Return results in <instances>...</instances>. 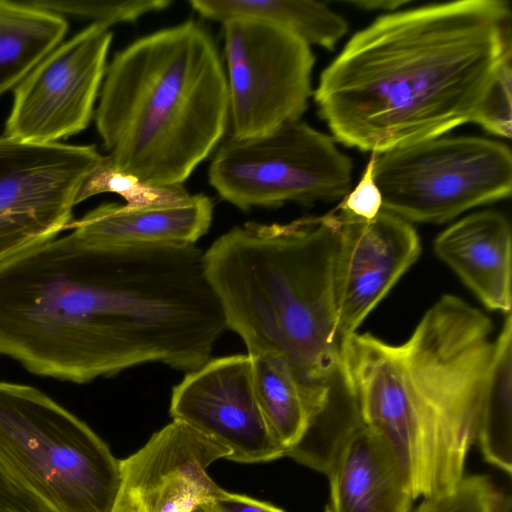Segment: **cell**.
I'll use <instances>...</instances> for the list:
<instances>
[{
    "label": "cell",
    "mask_w": 512,
    "mask_h": 512,
    "mask_svg": "<svg viewBox=\"0 0 512 512\" xmlns=\"http://www.w3.org/2000/svg\"><path fill=\"white\" fill-rule=\"evenodd\" d=\"M222 314L196 245L93 247L71 232L0 260V355L73 383L149 363L188 373Z\"/></svg>",
    "instance_id": "6da1fadb"
},
{
    "label": "cell",
    "mask_w": 512,
    "mask_h": 512,
    "mask_svg": "<svg viewBox=\"0 0 512 512\" xmlns=\"http://www.w3.org/2000/svg\"><path fill=\"white\" fill-rule=\"evenodd\" d=\"M511 56L506 1L398 11L350 38L321 73L314 100L335 140L381 153L472 122Z\"/></svg>",
    "instance_id": "7a4b0ae2"
},
{
    "label": "cell",
    "mask_w": 512,
    "mask_h": 512,
    "mask_svg": "<svg viewBox=\"0 0 512 512\" xmlns=\"http://www.w3.org/2000/svg\"><path fill=\"white\" fill-rule=\"evenodd\" d=\"M493 332L482 311L443 295L401 344L357 332L340 344L348 401L388 446L413 500L447 492L464 476Z\"/></svg>",
    "instance_id": "3957f363"
},
{
    "label": "cell",
    "mask_w": 512,
    "mask_h": 512,
    "mask_svg": "<svg viewBox=\"0 0 512 512\" xmlns=\"http://www.w3.org/2000/svg\"><path fill=\"white\" fill-rule=\"evenodd\" d=\"M339 220L331 213L286 224L246 222L204 252L206 277L227 329L247 354L272 352L291 369L310 423L330 408L338 373L334 266Z\"/></svg>",
    "instance_id": "277c9868"
},
{
    "label": "cell",
    "mask_w": 512,
    "mask_h": 512,
    "mask_svg": "<svg viewBox=\"0 0 512 512\" xmlns=\"http://www.w3.org/2000/svg\"><path fill=\"white\" fill-rule=\"evenodd\" d=\"M95 123L118 170L182 185L222 139L226 73L210 33L194 20L145 35L107 65Z\"/></svg>",
    "instance_id": "5b68a950"
},
{
    "label": "cell",
    "mask_w": 512,
    "mask_h": 512,
    "mask_svg": "<svg viewBox=\"0 0 512 512\" xmlns=\"http://www.w3.org/2000/svg\"><path fill=\"white\" fill-rule=\"evenodd\" d=\"M0 466L52 512H112L121 460L43 391L0 381Z\"/></svg>",
    "instance_id": "8992f818"
},
{
    "label": "cell",
    "mask_w": 512,
    "mask_h": 512,
    "mask_svg": "<svg viewBox=\"0 0 512 512\" xmlns=\"http://www.w3.org/2000/svg\"><path fill=\"white\" fill-rule=\"evenodd\" d=\"M382 210L408 222L443 223L512 189V156L503 143L437 137L375 153Z\"/></svg>",
    "instance_id": "52a82bcc"
},
{
    "label": "cell",
    "mask_w": 512,
    "mask_h": 512,
    "mask_svg": "<svg viewBox=\"0 0 512 512\" xmlns=\"http://www.w3.org/2000/svg\"><path fill=\"white\" fill-rule=\"evenodd\" d=\"M352 171L334 138L297 120L260 136L231 135L214 155L208 181L222 200L248 211L343 199Z\"/></svg>",
    "instance_id": "ba28073f"
},
{
    "label": "cell",
    "mask_w": 512,
    "mask_h": 512,
    "mask_svg": "<svg viewBox=\"0 0 512 512\" xmlns=\"http://www.w3.org/2000/svg\"><path fill=\"white\" fill-rule=\"evenodd\" d=\"M222 25L232 136H260L300 120L313 93L310 46L264 21L234 18Z\"/></svg>",
    "instance_id": "9c48e42d"
},
{
    "label": "cell",
    "mask_w": 512,
    "mask_h": 512,
    "mask_svg": "<svg viewBox=\"0 0 512 512\" xmlns=\"http://www.w3.org/2000/svg\"><path fill=\"white\" fill-rule=\"evenodd\" d=\"M104 157L95 145L0 136V260L66 230L80 189Z\"/></svg>",
    "instance_id": "30bf717a"
},
{
    "label": "cell",
    "mask_w": 512,
    "mask_h": 512,
    "mask_svg": "<svg viewBox=\"0 0 512 512\" xmlns=\"http://www.w3.org/2000/svg\"><path fill=\"white\" fill-rule=\"evenodd\" d=\"M109 28L92 22L32 69L14 88L5 136L51 143L87 128L107 67Z\"/></svg>",
    "instance_id": "8fae6325"
},
{
    "label": "cell",
    "mask_w": 512,
    "mask_h": 512,
    "mask_svg": "<svg viewBox=\"0 0 512 512\" xmlns=\"http://www.w3.org/2000/svg\"><path fill=\"white\" fill-rule=\"evenodd\" d=\"M169 413L230 451L239 463L285 456L259 408L249 355L211 358L173 387Z\"/></svg>",
    "instance_id": "7c38bea8"
},
{
    "label": "cell",
    "mask_w": 512,
    "mask_h": 512,
    "mask_svg": "<svg viewBox=\"0 0 512 512\" xmlns=\"http://www.w3.org/2000/svg\"><path fill=\"white\" fill-rule=\"evenodd\" d=\"M230 451L173 420L137 452L121 460L122 479L112 512H190L223 489L208 475Z\"/></svg>",
    "instance_id": "4fadbf2b"
},
{
    "label": "cell",
    "mask_w": 512,
    "mask_h": 512,
    "mask_svg": "<svg viewBox=\"0 0 512 512\" xmlns=\"http://www.w3.org/2000/svg\"><path fill=\"white\" fill-rule=\"evenodd\" d=\"M334 266L339 343L356 332L421 253L413 225L382 210L364 220L342 210Z\"/></svg>",
    "instance_id": "5bb4252c"
},
{
    "label": "cell",
    "mask_w": 512,
    "mask_h": 512,
    "mask_svg": "<svg viewBox=\"0 0 512 512\" xmlns=\"http://www.w3.org/2000/svg\"><path fill=\"white\" fill-rule=\"evenodd\" d=\"M213 209L212 200L201 193L164 206L105 203L72 221L67 229L93 247L196 245L210 228Z\"/></svg>",
    "instance_id": "9a60e30c"
},
{
    "label": "cell",
    "mask_w": 512,
    "mask_h": 512,
    "mask_svg": "<svg viewBox=\"0 0 512 512\" xmlns=\"http://www.w3.org/2000/svg\"><path fill=\"white\" fill-rule=\"evenodd\" d=\"M433 248L488 309L511 312V228L502 213L462 218L436 237Z\"/></svg>",
    "instance_id": "2e32d148"
},
{
    "label": "cell",
    "mask_w": 512,
    "mask_h": 512,
    "mask_svg": "<svg viewBox=\"0 0 512 512\" xmlns=\"http://www.w3.org/2000/svg\"><path fill=\"white\" fill-rule=\"evenodd\" d=\"M325 474L330 512H411L413 498L394 456L364 425L343 441Z\"/></svg>",
    "instance_id": "e0dca14e"
},
{
    "label": "cell",
    "mask_w": 512,
    "mask_h": 512,
    "mask_svg": "<svg viewBox=\"0 0 512 512\" xmlns=\"http://www.w3.org/2000/svg\"><path fill=\"white\" fill-rule=\"evenodd\" d=\"M202 18L221 24L234 18L264 21L283 28L306 44L332 50L346 34V20L326 3L293 0H189Z\"/></svg>",
    "instance_id": "ac0fdd59"
},
{
    "label": "cell",
    "mask_w": 512,
    "mask_h": 512,
    "mask_svg": "<svg viewBox=\"0 0 512 512\" xmlns=\"http://www.w3.org/2000/svg\"><path fill=\"white\" fill-rule=\"evenodd\" d=\"M67 20L29 2L0 0V96L16 87L55 49Z\"/></svg>",
    "instance_id": "d6986e66"
},
{
    "label": "cell",
    "mask_w": 512,
    "mask_h": 512,
    "mask_svg": "<svg viewBox=\"0 0 512 512\" xmlns=\"http://www.w3.org/2000/svg\"><path fill=\"white\" fill-rule=\"evenodd\" d=\"M512 317L506 315L494 347L481 395L475 441L486 462L512 472Z\"/></svg>",
    "instance_id": "ffe728a7"
},
{
    "label": "cell",
    "mask_w": 512,
    "mask_h": 512,
    "mask_svg": "<svg viewBox=\"0 0 512 512\" xmlns=\"http://www.w3.org/2000/svg\"><path fill=\"white\" fill-rule=\"evenodd\" d=\"M249 357L259 408L286 454L306 431L309 410L291 369L280 355L264 352Z\"/></svg>",
    "instance_id": "44dd1931"
},
{
    "label": "cell",
    "mask_w": 512,
    "mask_h": 512,
    "mask_svg": "<svg viewBox=\"0 0 512 512\" xmlns=\"http://www.w3.org/2000/svg\"><path fill=\"white\" fill-rule=\"evenodd\" d=\"M102 193L120 195L131 207L173 205L184 202L191 194L183 185L159 186L140 180L138 177L116 169L105 156L101 164L84 182L77 196L79 204Z\"/></svg>",
    "instance_id": "7402d4cb"
},
{
    "label": "cell",
    "mask_w": 512,
    "mask_h": 512,
    "mask_svg": "<svg viewBox=\"0 0 512 512\" xmlns=\"http://www.w3.org/2000/svg\"><path fill=\"white\" fill-rule=\"evenodd\" d=\"M415 512H511V498L486 475L463 476L449 491L424 499Z\"/></svg>",
    "instance_id": "603a6c76"
},
{
    "label": "cell",
    "mask_w": 512,
    "mask_h": 512,
    "mask_svg": "<svg viewBox=\"0 0 512 512\" xmlns=\"http://www.w3.org/2000/svg\"><path fill=\"white\" fill-rule=\"evenodd\" d=\"M35 7L73 17L91 19L112 26L133 23L141 16L161 11L172 4L170 0H38L29 1Z\"/></svg>",
    "instance_id": "cb8c5ba5"
},
{
    "label": "cell",
    "mask_w": 512,
    "mask_h": 512,
    "mask_svg": "<svg viewBox=\"0 0 512 512\" xmlns=\"http://www.w3.org/2000/svg\"><path fill=\"white\" fill-rule=\"evenodd\" d=\"M511 61L499 71L472 122L494 135L511 136Z\"/></svg>",
    "instance_id": "d4e9b609"
},
{
    "label": "cell",
    "mask_w": 512,
    "mask_h": 512,
    "mask_svg": "<svg viewBox=\"0 0 512 512\" xmlns=\"http://www.w3.org/2000/svg\"><path fill=\"white\" fill-rule=\"evenodd\" d=\"M374 163L372 153L358 184L339 205L340 210L364 220H372L382 211V196L373 176Z\"/></svg>",
    "instance_id": "484cf974"
},
{
    "label": "cell",
    "mask_w": 512,
    "mask_h": 512,
    "mask_svg": "<svg viewBox=\"0 0 512 512\" xmlns=\"http://www.w3.org/2000/svg\"><path fill=\"white\" fill-rule=\"evenodd\" d=\"M0 512H52L0 466Z\"/></svg>",
    "instance_id": "4316f807"
},
{
    "label": "cell",
    "mask_w": 512,
    "mask_h": 512,
    "mask_svg": "<svg viewBox=\"0 0 512 512\" xmlns=\"http://www.w3.org/2000/svg\"><path fill=\"white\" fill-rule=\"evenodd\" d=\"M210 503L214 512H285L270 503L225 490Z\"/></svg>",
    "instance_id": "83f0119b"
},
{
    "label": "cell",
    "mask_w": 512,
    "mask_h": 512,
    "mask_svg": "<svg viewBox=\"0 0 512 512\" xmlns=\"http://www.w3.org/2000/svg\"><path fill=\"white\" fill-rule=\"evenodd\" d=\"M344 4L354 6L358 9L375 11V10H395L405 6L409 0H346Z\"/></svg>",
    "instance_id": "f1b7e54d"
},
{
    "label": "cell",
    "mask_w": 512,
    "mask_h": 512,
    "mask_svg": "<svg viewBox=\"0 0 512 512\" xmlns=\"http://www.w3.org/2000/svg\"><path fill=\"white\" fill-rule=\"evenodd\" d=\"M190 512H214L211 503H200L196 505Z\"/></svg>",
    "instance_id": "f546056e"
},
{
    "label": "cell",
    "mask_w": 512,
    "mask_h": 512,
    "mask_svg": "<svg viewBox=\"0 0 512 512\" xmlns=\"http://www.w3.org/2000/svg\"><path fill=\"white\" fill-rule=\"evenodd\" d=\"M324 512H330V510H329L328 506H326V508H325V511H324Z\"/></svg>",
    "instance_id": "4dcf8cb0"
}]
</instances>
